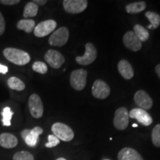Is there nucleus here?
<instances>
[{"label":"nucleus","instance_id":"nucleus-18","mask_svg":"<svg viewBox=\"0 0 160 160\" xmlns=\"http://www.w3.org/2000/svg\"><path fill=\"white\" fill-rule=\"evenodd\" d=\"M43 133V130L40 127H34L30 131L28 135L25 139V143L30 147H34L38 142L39 137Z\"/></svg>","mask_w":160,"mask_h":160},{"label":"nucleus","instance_id":"nucleus-16","mask_svg":"<svg viewBox=\"0 0 160 160\" xmlns=\"http://www.w3.org/2000/svg\"><path fill=\"white\" fill-rule=\"evenodd\" d=\"M118 71L124 79H131L134 75V72L132 66L128 61L125 59L120 60L118 63Z\"/></svg>","mask_w":160,"mask_h":160},{"label":"nucleus","instance_id":"nucleus-7","mask_svg":"<svg viewBox=\"0 0 160 160\" xmlns=\"http://www.w3.org/2000/svg\"><path fill=\"white\" fill-rule=\"evenodd\" d=\"M129 124V113L124 107L118 108L115 112L113 125L119 131H123L128 128Z\"/></svg>","mask_w":160,"mask_h":160},{"label":"nucleus","instance_id":"nucleus-10","mask_svg":"<svg viewBox=\"0 0 160 160\" xmlns=\"http://www.w3.org/2000/svg\"><path fill=\"white\" fill-rule=\"evenodd\" d=\"M111 93V88L105 81L97 79L92 86V94L97 99H105Z\"/></svg>","mask_w":160,"mask_h":160},{"label":"nucleus","instance_id":"nucleus-15","mask_svg":"<svg viewBox=\"0 0 160 160\" xmlns=\"http://www.w3.org/2000/svg\"><path fill=\"white\" fill-rule=\"evenodd\" d=\"M118 160H144L138 152L131 148H124L118 153Z\"/></svg>","mask_w":160,"mask_h":160},{"label":"nucleus","instance_id":"nucleus-38","mask_svg":"<svg viewBox=\"0 0 160 160\" xmlns=\"http://www.w3.org/2000/svg\"><path fill=\"white\" fill-rule=\"evenodd\" d=\"M105 160H109V159H105Z\"/></svg>","mask_w":160,"mask_h":160},{"label":"nucleus","instance_id":"nucleus-32","mask_svg":"<svg viewBox=\"0 0 160 160\" xmlns=\"http://www.w3.org/2000/svg\"><path fill=\"white\" fill-rule=\"evenodd\" d=\"M8 68L7 66L0 64V73L5 74V73L8 72Z\"/></svg>","mask_w":160,"mask_h":160},{"label":"nucleus","instance_id":"nucleus-35","mask_svg":"<svg viewBox=\"0 0 160 160\" xmlns=\"http://www.w3.org/2000/svg\"><path fill=\"white\" fill-rule=\"evenodd\" d=\"M155 71H156V73H157V76L160 79V64H159V65H157V66H156Z\"/></svg>","mask_w":160,"mask_h":160},{"label":"nucleus","instance_id":"nucleus-37","mask_svg":"<svg viewBox=\"0 0 160 160\" xmlns=\"http://www.w3.org/2000/svg\"><path fill=\"white\" fill-rule=\"evenodd\" d=\"M133 127L137 128V127H138V125H137V124H133Z\"/></svg>","mask_w":160,"mask_h":160},{"label":"nucleus","instance_id":"nucleus-21","mask_svg":"<svg viewBox=\"0 0 160 160\" xmlns=\"http://www.w3.org/2000/svg\"><path fill=\"white\" fill-rule=\"evenodd\" d=\"M146 8V3L143 1L137 2L126 5L125 10L129 13H138L143 11Z\"/></svg>","mask_w":160,"mask_h":160},{"label":"nucleus","instance_id":"nucleus-24","mask_svg":"<svg viewBox=\"0 0 160 160\" xmlns=\"http://www.w3.org/2000/svg\"><path fill=\"white\" fill-rule=\"evenodd\" d=\"M7 83L10 88L12 90H15V91H24L25 88V83H24L21 79H19V78L17 77H12L11 78H9L8 80Z\"/></svg>","mask_w":160,"mask_h":160},{"label":"nucleus","instance_id":"nucleus-19","mask_svg":"<svg viewBox=\"0 0 160 160\" xmlns=\"http://www.w3.org/2000/svg\"><path fill=\"white\" fill-rule=\"evenodd\" d=\"M36 27L35 21L33 19H21L17 24V28L19 30L24 31L26 33H30L33 31Z\"/></svg>","mask_w":160,"mask_h":160},{"label":"nucleus","instance_id":"nucleus-2","mask_svg":"<svg viewBox=\"0 0 160 160\" xmlns=\"http://www.w3.org/2000/svg\"><path fill=\"white\" fill-rule=\"evenodd\" d=\"M51 131L53 135L59 140L70 142L74 137V133L69 126L62 122H56L52 125Z\"/></svg>","mask_w":160,"mask_h":160},{"label":"nucleus","instance_id":"nucleus-17","mask_svg":"<svg viewBox=\"0 0 160 160\" xmlns=\"http://www.w3.org/2000/svg\"><path fill=\"white\" fill-rule=\"evenodd\" d=\"M18 145V139L13 134L3 133L0 134V146L7 149L15 148Z\"/></svg>","mask_w":160,"mask_h":160},{"label":"nucleus","instance_id":"nucleus-23","mask_svg":"<svg viewBox=\"0 0 160 160\" xmlns=\"http://www.w3.org/2000/svg\"><path fill=\"white\" fill-rule=\"evenodd\" d=\"M145 17L148 18L151 25L148 26L149 29H156L160 25V16L153 11H147L145 13Z\"/></svg>","mask_w":160,"mask_h":160},{"label":"nucleus","instance_id":"nucleus-8","mask_svg":"<svg viewBox=\"0 0 160 160\" xmlns=\"http://www.w3.org/2000/svg\"><path fill=\"white\" fill-rule=\"evenodd\" d=\"M28 106L30 113L35 119H39L42 117L44 113L43 104L39 95L33 93L28 99Z\"/></svg>","mask_w":160,"mask_h":160},{"label":"nucleus","instance_id":"nucleus-6","mask_svg":"<svg viewBox=\"0 0 160 160\" xmlns=\"http://www.w3.org/2000/svg\"><path fill=\"white\" fill-rule=\"evenodd\" d=\"M88 2L87 0H64L63 8L69 13H80L87 8Z\"/></svg>","mask_w":160,"mask_h":160},{"label":"nucleus","instance_id":"nucleus-36","mask_svg":"<svg viewBox=\"0 0 160 160\" xmlns=\"http://www.w3.org/2000/svg\"><path fill=\"white\" fill-rule=\"evenodd\" d=\"M57 160H67V159H65V158H63V157H60V158H58Z\"/></svg>","mask_w":160,"mask_h":160},{"label":"nucleus","instance_id":"nucleus-4","mask_svg":"<svg viewBox=\"0 0 160 160\" xmlns=\"http://www.w3.org/2000/svg\"><path fill=\"white\" fill-rule=\"evenodd\" d=\"M69 39V31L66 27H61L51 35L48 42L52 46L62 47L65 45Z\"/></svg>","mask_w":160,"mask_h":160},{"label":"nucleus","instance_id":"nucleus-31","mask_svg":"<svg viewBox=\"0 0 160 160\" xmlns=\"http://www.w3.org/2000/svg\"><path fill=\"white\" fill-rule=\"evenodd\" d=\"M19 2V0H0V3L5 5H14Z\"/></svg>","mask_w":160,"mask_h":160},{"label":"nucleus","instance_id":"nucleus-20","mask_svg":"<svg viewBox=\"0 0 160 160\" xmlns=\"http://www.w3.org/2000/svg\"><path fill=\"white\" fill-rule=\"evenodd\" d=\"M38 10H39V7H38L37 4L33 2H30L26 4L25 6L23 11V17L25 19L30 17H34L37 15Z\"/></svg>","mask_w":160,"mask_h":160},{"label":"nucleus","instance_id":"nucleus-22","mask_svg":"<svg viewBox=\"0 0 160 160\" xmlns=\"http://www.w3.org/2000/svg\"><path fill=\"white\" fill-rule=\"evenodd\" d=\"M133 32L141 42H146L149 39V32L145 28L140 25H136L133 27Z\"/></svg>","mask_w":160,"mask_h":160},{"label":"nucleus","instance_id":"nucleus-29","mask_svg":"<svg viewBox=\"0 0 160 160\" xmlns=\"http://www.w3.org/2000/svg\"><path fill=\"white\" fill-rule=\"evenodd\" d=\"M48 142L45 144L46 148H51L56 147V146L59 145L60 142V140L58 139L57 137H55L53 134L49 135L48 137Z\"/></svg>","mask_w":160,"mask_h":160},{"label":"nucleus","instance_id":"nucleus-11","mask_svg":"<svg viewBox=\"0 0 160 160\" xmlns=\"http://www.w3.org/2000/svg\"><path fill=\"white\" fill-rule=\"evenodd\" d=\"M45 59L51 68L59 69L65 63V57L59 51L56 50H48L45 54Z\"/></svg>","mask_w":160,"mask_h":160},{"label":"nucleus","instance_id":"nucleus-27","mask_svg":"<svg viewBox=\"0 0 160 160\" xmlns=\"http://www.w3.org/2000/svg\"><path fill=\"white\" fill-rule=\"evenodd\" d=\"M13 160H34V157L28 151H19L13 157Z\"/></svg>","mask_w":160,"mask_h":160},{"label":"nucleus","instance_id":"nucleus-26","mask_svg":"<svg viewBox=\"0 0 160 160\" xmlns=\"http://www.w3.org/2000/svg\"><path fill=\"white\" fill-rule=\"evenodd\" d=\"M152 142L156 147L160 148V124H158L152 131Z\"/></svg>","mask_w":160,"mask_h":160},{"label":"nucleus","instance_id":"nucleus-30","mask_svg":"<svg viewBox=\"0 0 160 160\" xmlns=\"http://www.w3.org/2000/svg\"><path fill=\"white\" fill-rule=\"evenodd\" d=\"M5 21L3 15L0 12V36H2L5 33Z\"/></svg>","mask_w":160,"mask_h":160},{"label":"nucleus","instance_id":"nucleus-3","mask_svg":"<svg viewBox=\"0 0 160 160\" xmlns=\"http://www.w3.org/2000/svg\"><path fill=\"white\" fill-rule=\"evenodd\" d=\"M88 72L84 69L75 70L71 73L70 83L71 87L77 91H82L87 82Z\"/></svg>","mask_w":160,"mask_h":160},{"label":"nucleus","instance_id":"nucleus-5","mask_svg":"<svg viewBox=\"0 0 160 160\" xmlns=\"http://www.w3.org/2000/svg\"><path fill=\"white\" fill-rule=\"evenodd\" d=\"M97 48L91 42L87 43L85 45V52L82 57H76V62L81 65H88L93 63L97 59Z\"/></svg>","mask_w":160,"mask_h":160},{"label":"nucleus","instance_id":"nucleus-14","mask_svg":"<svg viewBox=\"0 0 160 160\" xmlns=\"http://www.w3.org/2000/svg\"><path fill=\"white\" fill-rule=\"evenodd\" d=\"M129 117L132 119H136L144 126H149L153 122V119L151 115L145 110L139 108L132 109L129 113Z\"/></svg>","mask_w":160,"mask_h":160},{"label":"nucleus","instance_id":"nucleus-9","mask_svg":"<svg viewBox=\"0 0 160 160\" xmlns=\"http://www.w3.org/2000/svg\"><path fill=\"white\" fill-rule=\"evenodd\" d=\"M57 24L53 19L45 20L39 22L33 30V33L37 37H45L54 31Z\"/></svg>","mask_w":160,"mask_h":160},{"label":"nucleus","instance_id":"nucleus-12","mask_svg":"<svg viewBox=\"0 0 160 160\" xmlns=\"http://www.w3.org/2000/svg\"><path fill=\"white\" fill-rule=\"evenodd\" d=\"M136 105L139 107V108L146 110H150L153 107V100L148 93L142 90H139L136 92L133 97Z\"/></svg>","mask_w":160,"mask_h":160},{"label":"nucleus","instance_id":"nucleus-28","mask_svg":"<svg viewBox=\"0 0 160 160\" xmlns=\"http://www.w3.org/2000/svg\"><path fill=\"white\" fill-rule=\"evenodd\" d=\"M32 68L37 73L45 74L48 72V66L42 62H35L32 65Z\"/></svg>","mask_w":160,"mask_h":160},{"label":"nucleus","instance_id":"nucleus-33","mask_svg":"<svg viewBox=\"0 0 160 160\" xmlns=\"http://www.w3.org/2000/svg\"><path fill=\"white\" fill-rule=\"evenodd\" d=\"M30 131H31L30 129H24L23 131L21 132V137L24 140H25L26 137L28 135V133H30Z\"/></svg>","mask_w":160,"mask_h":160},{"label":"nucleus","instance_id":"nucleus-1","mask_svg":"<svg viewBox=\"0 0 160 160\" xmlns=\"http://www.w3.org/2000/svg\"><path fill=\"white\" fill-rule=\"evenodd\" d=\"M3 55L9 62L20 66L27 65L31 61V57L27 52L14 48H5Z\"/></svg>","mask_w":160,"mask_h":160},{"label":"nucleus","instance_id":"nucleus-25","mask_svg":"<svg viewBox=\"0 0 160 160\" xmlns=\"http://www.w3.org/2000/svg\"><path fill=\"white\" fill-rule=\"evenodd\" d=\"M13 114V112L11 111V109L9 107H5L2 112V125L4 126H11V120L12 116Z\"/></svg>","mask_w":160,"mask_h":160},{"label":"nucleus","instance_id":"nucleus-13","mask_svg":"<svg viewBox=\"0 0 160 160\" xmlns=\"http://www.w3.org/2000/svg\"><path fill=\"white\" fill-rule=\"evenodd\" d=\"M123 43L127 48L132 51H139L142 47V44L139 41L133 31H128L123 37Z\"/></svg>","mask_w":160,"mask_h":160},{"label":"nucleus","instance_id":"nucleus-34","mask_svg":"<svg viewBox=\"0 0 160 160\" xmlns=\"http://www.w3.org/2000/svg\"><path fill=\"white\" fill-rule=\"evenodd\" d=\"M33 2L37 4V5H44L48 2V1H47V0H35V1H33Z\"/></svg>","mask_w":160,"mask_h":160}]
</instances>
